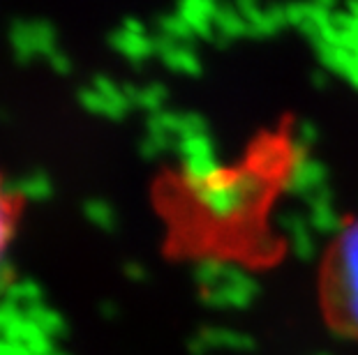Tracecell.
I'll return each mask as SVG.
<instances>
[{
    "label": "cell",
    "mask_w": 358,
    "mask_h": 355,
    "mask_svg": "<svg viewBox=\"0 0 358 355\" xmlns=\"http://www.w3.org/2000/svg\"><path fill=\"white\" fill-rule=\"evenodd\" d=\"M326 300L333 319L358 335V219L345 226L329 254Z\"/></svg>",
    "instance_id": "1"
},
{
    "label": "cell",
    "mask_w": 358,
    "mask_h": 355,
    "mask_svg": "<svg viewBox=\"0 0 358 355\" xmlns=\"http://www.w3.org/2000/svg\"><path fill=\"white\" fill-rule=\"evenodd\" d=\"M24 316L28 321L37 323V326L44 330V335H49V337L51 335H58V337L67 335V328H65L63 319H60L56 312H51V309L42 307L40 302H37V305H26Z\"/></svg>",
    "instance_id": "2"
},
{
    "label": "cell",
    "mask_w": 358,
    "mask_h": 355,
    "mask_svg": "<svg viewBox=\"0 0 358 355\" xmlns=\"http://www.w3.org/2000/svg\"><path fill=\"white\" fill-rule=\"evenodd\" d=\"M10 40L14 44V58L17 63L26 65L35 56V44H33V33H30V21H14L10 28Z\"/></svg>",
    "instance_id": "3"
},
{
    "label": "cell",
    "mask_w": 358,
    "mask_h": 355,
    "mask_svg": "<svg viewBox=\"0 0 358 355\" xmlns=\"http://www.w3.org/2000/svg\"><path fill=\"white\" fill-rule=\"evenodd\" d=\"M19 185H21V196L33 199V201H42L51 194V183L42 171H35L33 176L21 178Z\"/></svg>",
    "instance_id": "4"
},
{
    "label": "cell",
    "mask_w": 358,
    "mask_h": 355,
    "mask_svg": "<svg viewBox=\"0 0 358 355\" xmlns=\"http://www.w3.org/2000/svg\"><path fill=\"white\" fill-rule=\"evenodd\" d=\"M30 33H33L35 54L49 56L51 51H56V47H53L56 33H53V26L51 24H47V21H30Z\"/></svg>",
    "instance_id": "5"
},
{
    "label": "cell",
    "mask_w": 358,
    "mask_h": 355,
    "mask_svg": "<svg viewBox=\"0 0 358 355\" xmlns=\"http://www.w3.org/2000/svg\"><path fill=\"white\" fill-rule=\"evenodd\" d=\"M21 319H24V312L19 309V305L0 300V330L14 326V323H19Z\"/></svg>",
    "instance_id": "6"
},
{
    "label": "cell",
    "mask_w": 358,
    "mask_h": 355,
    "mask_svg": "<svg viewBox=\"0 0 358 355\" xmlns=\"http://www.w3.org/2000/svg\"><path fill=\"white\" fill-rule=\"evenodd\" d=\"M86 215L100 226H111V213H109V208H106V203H102V201H88Z\"/></svg>",
    "instance_id": "7"
},
{
    "label": "cell",
    "mask_w": 358,
    "mask_h": 355,
    "mask_svg": "<svg viewBox=\"0 0 358 355\" xmlns=\"http://www.w3.org/2000/svg\"><path fill=\"white\" fill-rule=\"evenodd\" d=\"M19 286V298L21 302H26V305H37L42 298V289L37 286L33 279H26V282H17Z\"/></svg>",
    "instance_id": "8"
},
{
    "label": "cell",
    "mask_w": 358,
    "mask_h": 355,
    "mask_svg": "<svg viewBox=\"0 0 358 355\" xmlns=\"http://www.w3.org/2000/svg\"><path fill=\"white\" fill-rule=\"evenodd\" d=\"M79 100H81V104L88 111H100V113H104L106 111V104H109L100 93H97V90H81Z\"/></svg>",
    "instance_id": "9"
},
{
    "label": "cell",
    "mask_w": 358,
    "mask_h": 355,
    "mask_svg": "<svg viewBox=\"0 0 358 355\" xmlns=\"http://www.w3.org/2000/svg\"><path fill=\"white\" fill-rule=\"evenodd\" d=\"M26 346H28L30 355H56V349H53V344H51V337H49V335L37 337L35 342H30V344H26Z\"/></svg>",
    "instance_id": "10"
},
{
    "label": "cell",
    "mask_w": 358,
    "mask_h": 355,
    "mask_svg": "<svg viewBox=\"0 0 358 355\" xmlns=\"http://www.w3.org/2000/svg\"><path fill=\"white\" fill-rule=\"evenodd\" d=\"M0 196H3V201H10V203L17 199V196H21L19 180H10V178L0 180Z\"/></svg>",
    "instance_id": "11"
},
{
    "label": "cell",
    "mask_w": 358,
    "mask_h": 355,
    "mask_svg": "<svg viewBox=\"0 0 358 355\" xmlns=\"http://www.w3.org/2000/svg\"><path fill=\"white\" fill-rule=\"evenodd\" d=\"M49 58V63H51V67L56 70L58 74H67L70 72V58H67L65 54H60V51L56 49V51H51V54L47 56Z\"/></svg>",
    "instance_id": "12"
},
{
    "label": "cell",
    "mask_w": 358,
    "mask_h": 355,
    "mask_svg": "<svg viewBox=\"0 0 358 355\" xmlns=\"http://www.w3.org/2000/svg\"><path fill=\"white\" fill-rule=\"evenodd\" d=\"M14 275V268L10 266V261L5 259V256H0V279H5V282H10Z\"/></svg>",
    "instance_id": "13"
},
{
    "label": "cell",
    "mask_w": 358,
    "mask_h": 355,
    "mask_svg": "<svg viewBox=\"0 0 358 355\" xmlns=\"http://www.w3.org/2000/svg\"><path fill=\"white\" fill-rule=\"evenodd\" d=\"M12 282H5V279H0V298H5V291H7V286H10Z\"/></svg>",
    "instance_id": "14"
},
{
    "label": "cell",
    "mask_w": 358,
    "mask_h": 355,
    "mask_svg": "<svg viewBox=\"0 0 358 355\" xmlns=\"http://www.w3.org/2000/svg\"><path fill=\"white\" fill-rule=\"evenodd\" d=\"M102 312H104V316H111L113 309H111V305H104V307H102Z\"/></svg>",
    "instance_id": "15"
},
{
    "label": "cell",
    "mask_w": 358,
    "mask_h": 355,
    "mask_svg": "<svg viewBox=\"0 0 358 355\" xmlns=\"http://www.w3.org/2000/svg\"><path fill=\"white\" fill-rule=\"evenodd\" d=\"M56 355H63V353H56Z\"/></svg>",
    "instance_id": "16"
}]
</instances>
